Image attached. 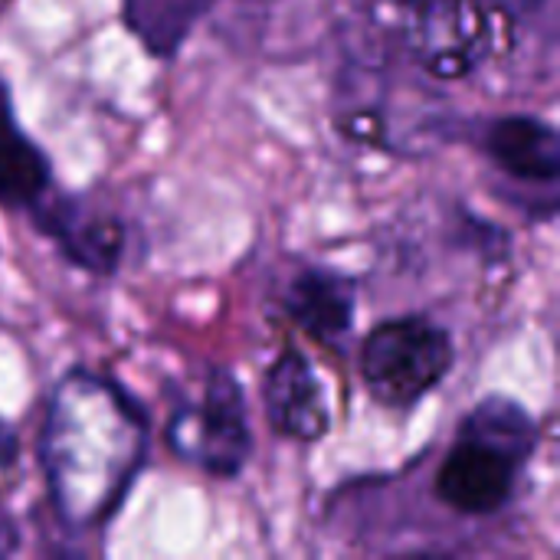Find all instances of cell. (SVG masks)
Masks as SVG:
<instances>
[{
  "instance_id": "6da1fadb",
  "label": "cell",
  "mask_w": 560,
  "mask_h": 560,
  "mask_svg": "<svg viewBox=\"0 0 560 560\" xmlns=\"http://www.w3.org/2000/svg\"><path fill=\"white\" fill-rule=\"evenodd\" d=\"M144 450V417L115 384L89 371L56 384L39 430V463L66 525L108 522L141 472Z\"/></svg>"
},
{
  "instance_id": "5b68a950",
  "label": "cell",
  "mask_w": 560,
  "mask_h": 560,
  "mask_svg": "<svg viewBox=\"0 0 560 560\" xmlns=\"http://www.w3.org/2000/svg\"><path fill=\"white\" fill-rule=\"evenodd\" d=\"M407 52L436 79H463L482 66L492 46L482 0H404Z\"/></svg>"
},
{
  "instance_id": "7a4b0ae2",
  "label": "cell",
  "mask_w": 560,
  "mask_h": 560,
  "mask_svg": "<svg viewBox=\"0 0 560 560\" xmlns=\"http://www.w3.org/2000/svg\"><path fill=\"white\" fill-rule=\"evenodd\" d=\"M535 446L538 423L522 404L509 397L479 400L436 469V499L459 515H492L505 509Z\"/></svg>"
},
{
  "instance_id": "ba28073f",
  "label": "cell",
  "mask_w": 560,
  "mask_h": 560,
  "mask_svg": "<svg viewBox=\"0 0 560 560\" xmlns=\"http://www.w3.org/2000/svg\"><path fill=\"white\" fill-rule=\"evenodd\" d=\"M486 154L512 177L555 184L560 177V138L555 125L535 115H502L486 125Z\"/></svg>"
},
{
  "instance_id": "30bf717a",
  "label": "cell",
  "mask_w": 560,
  "mask_h": 560,
  "mask_svg": "<svg viewBox=\"0 0 560 560\" xmlns=\"http://www.w3.org/2000/svg\"><path fill=\"white\" fill-rule=\"evenodd\" d=\"M49 187L46 154L20 131L7 92L0 85V203L3 207H36Z\"/></svg>"
},
{
  "instance_id": "9c48e42d",
  "label": "cell",
  "mask_w": 560,
  "mask_h": 560,
  "mask_svg": "<svg viewBox=\"0 0 560 560\" xmlns=\"http://www.w3.org/2000/svg\"><path fill=\"white\" fill-rule=\"evenodd\" d=\"M285 312L318 341H341L358 312V292L348 276L328 269H302L285 289Z\"/></svg>"
},
{
  "instance_id": "5bb4252c",
  "label": "cell",
  "mask_w": 560,
  "mask_h": 560,
  "mask_svg": "<svg viewBox=\"0 0 560 560\" xmlns=\"http://www.w3.org/2000/svg\"><path fill=\"white\" fill-rule=\"evenodd\" d=\"M390 3H404V0H390Z\"/></svg>"
},
{
  "instance_id": "8fae6325",
  "label": "cell",
  "mask_w": 560,
  "mask_h": 560,
  "mask_svg": "<svg viewBox=\"0 0 560 560\" xmlns=\"http://www.w3.org/2000/svg\"><path fill=\"white\" fill-rule=\"evenodd\" d=\"M489 10H499V13H512V16H525L532 10L541 7V0H482Z\"/></svg>"
},
{
  "instance_id": "4fadbf2b",
  "label": "cell",
  "mask_w": 560,
  "mask_h": 560,
  "mask_svg": "<svg viewBox=\"0 0 560 560\" xmlns=\"http://www.w3.org/2000/svg\"><path fill=\"white\" fill-rule=\"evenodd\" d=\"M13 548H16V528H13V522H7L0 515V555H10Z\"/></svg>"
},
{
  "instance_id": "8992f818",
  "label": "cell",
  "mask_w": 560,
  "mask_h": 560,
  "mask_svg": "<svg viewBox=\"0 0 560 560\" xmlns=\"http://www.w3.org/2000/svg\"><path fill=\"white\" fill-rule=\"evenodd\" d=\"M36 223L79 269L95 276H112L118 269L125 253V226L112 213H102L79 197H62L39 207Z\"/></svg>"
},
{
  "instance_id": "277c9868",
  "label": "cell",
  "mask_w": 560,
  "mask_h": 560,
  "mask_svg": "<svg viewBox=\"0 0 560 560\" xmlns=\"http://www.w3.org/2000/svg\"><path fill=\"white\" fill-rule=\"evenodd\" d=\"M171 450L210 476H236L253 450L249 413L236 377L213 368L200 387L177 400L167 420Z\"/></svg>"
},
{
  "instance_id": "3957f363",
  "label": "cell",
  "mask_w": 560,
  "mask_h": 560,
  "mask_svg": "<svg viewBox=\"0 0 560 560\" xmlns=\"http://www.w3.org/2000/svg\"><path fill=\"white\" fill-rule=\"evenodd\" d=\"M453 361V338L420 315L377 325L361 348L364 384L384 407H413L443 384Z\"/></svg>"
},
{
  "instance_id": "52a82bcc",
  "label": "cell",
  "mask_w": 560,
  "mask_h": 560,
  "mask_svg": "<svg viewBox=\"0 0 560 560\" xmlns=\"http://www.w3.org/2000/svg\"><path fill=\"white\" fill-rule=\"evenodd\" d=\"M266 417L272 430L289 440L315 443L328 433V404L312 361L302 351H285L269 368L266 384Z\"/></svg>"
},
{
  "instance_id": "7c38bea8",
  "label": "cell",
  "mask_w": 560,
  "mask_h": 560,
  "mask_svg": "<svg viewBox=\"0 0 560 560\" xmlns=\"http://www.w3.org/2000/svg\"><path fill=\"white\" fill-rule=\"evenodd\" d=\"M13 459H16V433L10 423L0 420V469L13 466Z\"/></svg>"
}]
</instances>
